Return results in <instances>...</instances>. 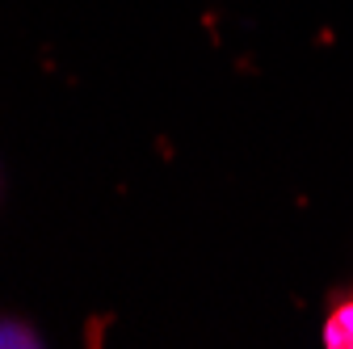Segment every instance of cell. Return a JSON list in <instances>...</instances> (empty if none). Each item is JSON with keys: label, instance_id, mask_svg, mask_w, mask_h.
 Listing matches in <instances>:
<instances>
[{"label": "cell", "instance_id": "cell-1", "mask_svg": "<svg viewBox=\"0 0 353 349\" xmlns=\"http://www.w3.org/2000/svg\"><path fill=\"white\" fill-rule=\"evenodd\" d=\"M324 345H328V349H353V299L341 303V308L328 316V324H324Z\"/></svg>", "mask_w": 353, "mask_h": 349}]
</instances>
